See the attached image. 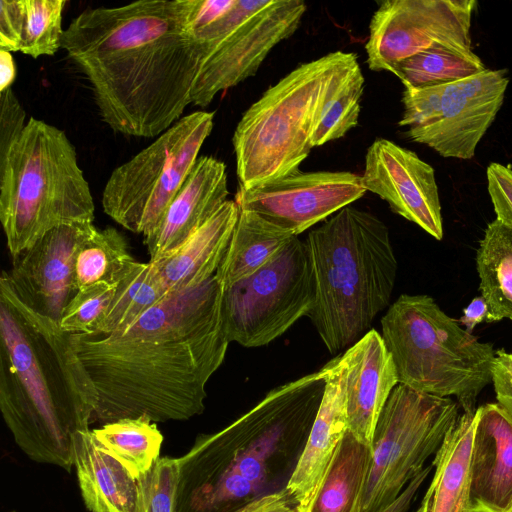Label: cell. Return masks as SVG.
<instances>
[{
    "label": "cell",
    "instance_id": "cell-1",
    "mask_svg": "<svg viewBox=\"0 0 512 512\" xmlns=\"http://www.w3.org/2000/svg\"><path fill=\"white\" fill-rule=\"evenodd\" d=\"M223 287L214 275L170 292L125 329L71 334L96 393L92 422L145 416L182 421L205 409L206 384L224 361Z\"/></svg>",
    "mask_w": 512,
    "mask_h": 512
},
{
    "label": "cell",
    "instance_id": "cell-2",
    "mask_svg": "<svg viewBox=\"0 0 512 512\" xmlns=\"http://www.w3.org/2000/svg\"><path fill=\"white\" fill-rule=\"evenodd\" d=\"M191 0H140L86 9L64 30L62 48L90 84L115 132L161 135L181 119L203 60L191 36Z\"/></svg>",
    "mask_w": 512,
    "mask_h": 512
},
{
    "label": "cell",
    "instance_id": "cell-3",
    "mask_svg": "<svg viewBox=\"0 0 512 512\" xmlns=\"http://www.w3.org/2000/svg\"><path fill=\"white\" fill-rule=\"evenodd\" d=\"M93 384L59 323L25 305L0 277V409L33 461L73 467V438L89 429Z\"/></svg>",
    "mask_w": 512,
    "mask_h": 512
},
{
    "label": "cell",
    "instance_id": "cell-4",
    "mask_svg": "<svg viewBox=\"0 0 512 512\" xmlns=\"http://www.w3.org/2000/svg\"><path fill=\"white\" fill-rule=\"evenodd\" d=\"M323 367L272 389L214 433L199 434L179 458L174 512H237L284 489L325 390Z\"/></svg>",
    "mask_w": 512,
    "mask_h": 512
},
{
    "label": "cell",
    "instance_id": "cell-5",
    "mask_svg": "<svg viewBox=\"0 0 512 512\" xmlns=\"http://www.w3.org/2000/svg\"><path fill=\"white\" fill-rule=\"evenodd\" d=\"M305 242L315 282L307 317L330 353L348 349L390 306L398 265L388 227L348 205L311 230Z\"/></svg>",
    "mask_w": 512,
    "mask_h": 512
},
{
    "label": "cell",
    "instance_id": "cell-6",
    "mask_svg": "<svg viewBox=\"0 0 512 512\" xmlns=\"http://www.w3.org/2000/svg\"><path fill=\"white\" fill-rule=\"evenodd\" d=\"M94 210L66 133L31 117L0 156V220L12 257L55 227L93 223Z\"/></svg>",
    "mask_w": 512,
    "mask_h": 512
},
{
    "label": "cell",
    "instance_id": "cell-7",
    "mask_svg": "<svg viewBox=\"0 0 512 512\" xmlns=\"http://www.w3.org/2000/svg\"><path fill=\"white\" fill-rule=\"evenodd\" d=\"M381 336L399 384L437 397L456 398L474 414L492 382L496 350L461 328L428 295L402 294L381 319Z\"/></svg>",
    "mask_w": 512,
    "mask_h": 512
},
{
    "label": "cell",
    "instance_id": "cell-8",
    "mask_svg": "<svg viewBox=\"0 0 512 512\" xmlns=\"http://www.w3.org/2000/svg\"><path fill=\"white\" fill-rule=\"evenodd\" d=\"M349 55L335 51L298 65L244 112L232 138L239 185L249 189L299 169L330 82Z\"/></svg>",
    "mask_w": 512,
    "mask_h": 512
},
{
    "label": "cell",
    "instance_id": "cell-9",
    "mask_svg": "<svg viewBox=\"0 0 512 512\" xmlns=\"http://www.w3.org/2000/svg\"><path fill=\"white\" fill-rule=\"evenodd\" d=\"M213 119L206 111L182 117L114 169L102 192L103 211L125 229L150 235L199 158Z\"/></svg>",
    "mask_w": 512,
    "mask_h": 512
},
{
    "label": "cell",
    "instance_id": "cell-10",
    "mask_svg": "<svg viewBox=\"0 0 512 512\" xmlns=\"http://www.w3.org/2000/svg\"><path fill=\"white\" fill-rule=\"evenodd\" d=\"M459 404L398 384L378 419L361 512L393 503L437 452L459 418Z\"/></svg>",
    "mask_w": 512,
    "mask_h": 512
},
{
    "label": "cell",
    "instance_id": "cell-11",
    "mask_svg": "<svg viewBox=\"0 0 512 512\" xmlns=\"http://www.w3.org/2000/svg\"><path fill=\"white\" fill-rule=\"evenodd\" d=\"M314 300L308 248L295 236L256 272L223 287L224 333L246 348L267 345L307 316Z\"/></svg>",
    "mask_w": 512,
    "mask_h": 512
},
{
    "label": "cell",
    "instance_id": "cell-12",
    "mask_svg": "<svg viewBox=\"0 0 512 512\" xmlns=\"http://www.w3.org/2000/svg\"><path fill=\"white\" fill-rule=\"evenodd\" d=\"M475 0H386L374 12L365 44L373 71H389L403 59L442 47L473 53Z\"/></svg>",
    "mask_w": 512,
    "mask_h": 512
},
{
    "label": "cell",
    "instance_id": "cell-13",
    "mask_svg": "<svg viewBox=\"0 0 512 512\" xmlns=\"http://www.w3.org/2000/svg\"><path fill=\"white\" fill-rule=\"evenodd\" d=\"M302 0H266L206 52L191 92V104L208 106L215 96L254 76L271 50L299 28Z\"/></svg>",
    "mask_w": 512,
    "mask_h": 512
},
{
    "label": "cell",
    "instance_id": "cell-14",
    "mask_svg": "<svg viewBox=\"0 0 512 512\" xmlns=\"http://www.w3.org/2000/svg\"><path fill=\"white\" fill-rule=\"evenodd\" d=\"M360 175L346 171L303 172L297 169L265 184L239 185L235 202L272 225L298 236L361 198Z\"/></svg>",
    "mask_w": 512,
    "mask_h": 512
},
{
    "label": "cell",
    "instance_id": "cell-15",
    "mask_svg": "<svg viewBox=\"0 0 512 512\" xmlns=\"http://www.w3.org/2000/svg\"><path fill=\"white\" fill-rule=\"evenodd\" d=\"M95 228L88 222L60 225L13 257L12 268L6 272L25 305L59 323L64 309L78 292L77 253Z\"/></svg>",
    "mask_w": 512,
    "mask_h": 512
},
{
    "label": "cell",
    "instance_id": "cell-16",
    "mask_svg": "<svg viewBox=\"0 0 512 512\" xmlns=\"http://www.w3.org/2000/svg\"><path fill=\"white\" fill-rule=\"evenodd\" d=\"M508 84L506 69H486L445 84L438 120L425 128L408 129L407 136L442 157L472 159L503 104Z\"/></svg>",
    "mask_w": 512,
    "mask_h": 512
},
{
    "label": "cell",
    "instance_id": "cell-17",
    "mask_svg": "<svg viewBox=\"0 0 512 512\" xmlns=\"http://www.w3.org/2000/svg\"><path fill=\"white\" fill-rule=\"evenodd\" d=\"M366 191L385 200L391 210L437 240L443 238L441 203L435 172L418 155L377 138L369 146L363 175Z\"/></svg>",
    "mask_w": 512,
    "mask_h": 512
},
{
    "label": "cell",
    "instance_id": "cell-18",
    "mask_svg": "<svg viewBox=\"0 0 512 512\" xmlns=\"http://www.w3.org/2000/svg\"><path fill=\"white\" fill-rule=\"evenodd\" d=\"M325 390L309 436L285 487L297 512L314 505L348 432L347 360L344 353L323 366Z\"/></svg>",
    "mask_w": 512,
    "mask_h": 512
},
{
    "label": "cell",
    "instance_id": "cell-19",
    "mask_svg": "<svg viewBox=\"0 0 512 512\" xmlns=\"http://www.w3.org/2000/svg\"><path fill=\"white\" fill-rule=\"evenodd\" d=\"M225 164L210 156L197 159L155 230L145 237L150 261L174 252L228 199Z\"/></svg>",
    "mask_w": 512,
    "mask_h": 512
},
{
    "label": "cell",
    "instance_id": "cell-20",
    "mask_svg": "<svg viewBox=\"0 0 512 512\" xmlns=\"http://www.w3.org/2000/svg\"><path fill=\"white\" fill-rule=\"evenodd\" d=\"M477 412L470 512H512V417L498 403Z\"/></svg>",
    "mask_w": 512,
    "mask_h": 512
},
{
    "label": "cell",
    "instance_id": "cell-21",
    "mask_svg": "<svg viewBox=\"0 0 512 512\" xmlns=\"http://www.w3.org/2000/svg\"><path fill=\"white\" fill-rule=\"evenodd\" d=\"M347 360L348 432L372 447L380 414L399 384L396 368L382 336L371 329L344 351Z\"/></svg>",
    "mask_w": 512,
    "mask_h": 512
},
{
    "label": "cell",
    "instance_id": "cell-22",
    "mask_svg": "<svg viewBox=\"0 0 512 512\" xmlns=\"http://www.w3.org/2000/svg\"><path fill=\"white\" fill-rule=\"evenodd\" d=\"M239 216L234 200H227L174 252L153 264L167 293L202 285L216 274Z\"/></svg>",
    "mask_w": 512,
    "mask_h": 512
},
{
    "label": "cell",
    "instance_id": "cell-23",
    "mask_svg": "<svg viewBox=\"0 0 512 512\" xmlns=\"http://www.w3.org/2000/svg\"><path fill=\"white\" fill-rule=\"evenodd\" d=\"M73 467L90 512H140L138 479L100 447L90 429L74 435Z\"/></svg>",
    "mask_w": 512,
    "mask_h": 512
},
{
    "label": "cell",
    "instance_id": "cell-24",
    "mask_svg": "<svg viewBox=\"0 0 512 512\" xmlns=\"http://www.w3.org/2000/svg\"><path fill=\"white\" fill-rule=\"evenodd\" d=\"M478 412L459 416L435 453L430 512H470L471 454Z\"/></svg>",
    "mask_w": 512,
    "mask_h": 512
},
{
    "label": "cell",
    "instance_id": "cell-25",
    "mask_svg": "<svg viewBox=\"0 0 512 512\" xmlns=\"http://www.w3.org/2000/svg\"><path fill=\"white\" fill-rule=\"evenodd\" d=\"M293 237L255 213L239 209L231 240L215 274L217 280L225 287L253 274Z\"/></svg>",
    "mask_w": 512,
    "mask_h": 512
},
{
    "label": "cell",
    "instance_id": "cell-26",
    "mask_svg": "<svg viewBox=\"0 0 512 512\" xmlns=\"http://www.w3.org/2000/svg\"><path fill=\"white\" fill-rule=\"evenodd\" d=\"M476 268L481 296L489 310L487 322L512 320V229L497 219L485 229Z\"/></svg>",
    "mask_w": 512,
    "mask_h": 512
},
{
    "label": "cell",
    "instance_id": "cell-27",
    "mask_svg": "<svg viewBox=\"0 0 512 512\" xmlns=\"http://www.w3.org/2000/svg\"><path fill=\"white\" fill-rule=\"evenodd\" d=\"M372 447L347 432L313 512H361Z\"/></svg>",
    "mask_w": 512,
    "mask_h": 512
},
{
    "label": "cell",
    "instance_id": "cell-28",
    "mask_svg": "<svg viewBox=\"0 0 512 512\" xmlns=\"http://www.w3.org/2000/svg\"><path fill=\"white\" fill-rule=\"evenodd\" d=\"M363 91L362 70L357 56L350 53L333 76L320 107L312 135L313 147L339 139L357 126Z\"/></svg>",
    "mask_w": 512,
    "mask_h": 512
},
{
    "label": "cell",
    "instance_id": "cell-29",
    "mask_svg": "<svg viewBox=\"0 0 512 512\" xmlns=\"http://www.w3.org/2000/svg\"><path fill=\"white\" fill-rule=\"evenodd\" d=\"M91 431L100 447L136 479L160 458L163 436L145 416L108 422Z\"/></svg>",
    "mask_w": 512,
    "mask_h": 512
},
{
    "label": "cell",
    "instance_id": "cell-30",
    "mask_svg": "<svg viewBox=\"0 0 512 512\" xmlns=\"http://www.w3.org/2000/svg\"><path fill=\"white\" fill-rule=\"evenodd\" d=\"M487 68L475 53L434 48L398 61L388 72L404 87H429L449 84L483 72Z\"/></svg>",
    "mask_w": 512,
    "mask_h": 512
},
{
    "label": "cell",
    "instance_id": "cell-31",
    "mask_svg": "<svg viewBox=\"0 0 512 512\" xmlns=\"http://www.w3.org/2000/svg\"><path fill=\"white\" fill-rule=\"evenodd\" d=\"M135 261L126 238L117 229L95 228L77 253V288L80 290L96 283L117 284Z\"/></svg>",
    "mask_w": 512,
    "mask_h": 512
},
{
    "label": "cell",
    "instance_id": "cell-32",
    "mask_svg": "<svg viewBox=\"0 0 512 512\" xmlns=\"http://www.w3.org/2000/svg\"><path fill=\"white\" fill-rule=\"evenodd\" d=\"M167 294L153 264L135 261L117 283L108 313L94 333L125 329Z\"/></svg>",
    "mask_w": 512,
    "mask_h": 512
},
{
    "label": "cell",
    "instance_id": "cell-33",
    "mask_svg": "<svg viewBox=\"0 0 512 512\" xmlns=\"http://www.w3.org/2000/svg\"><path fill=\"white\" fill-rule=\"evenodd\" d=\"M65 0H22L24 27L20 52L38 58L62 48Z\"/></svg>",
    "mask_w": 512,
    "mask_h": 512
},
{
    "label": "cell",
    "instance_id": "cell-34",
    "mask_svg": "<svg viewBox=\"0 0 512 512\" xmlns=\"http://www.w3.org/2000/svg\"><path fill=\"white\" fill-rule=\"evenodd\" d=\"M117 284L96 283L78 290L59 321L68 334L94 333L106 317Z\"/></svg>",
    "mask_w": 512,
    "mask_h": 512
},
{
    "label": "cell",
    "instance_id": "cell-35",
    "mask_svg": "<svg viewBox=\"0 0 512 512\" xmlns=\"http://www.w3.org/2000/svg\"><path fill=\"white\" fill-rule=\"evenodd\" d=\"M179 458L160 457L139 481L140 512H174Z\"/></svg>",
    "mask_w": 512,
    "mask_h": 512
},
{
    "label": "cell",
    "instance_id": "cell-36",
    "mask_svg": "<svg viewBox=\"0 0 512 512\" xmlns=\"http://www.w3.org/2000/svg\"><path fill=\"white\" fill-rule=\"evenodd\" d=\"M445 84L429 87H405L402 96L403 115L400 126L421 129L435 123L441 113Z\"/></svg>",
    "mask_w": 512,
    "mask_h": 512
},
{
    "label": "cell",
    "instance_id": "cell-37",
    "mask_svg": "<svg viewBox=\"0 0 512 512\" xmlns=\"http://www.w3.org/2000/svg\"><path fill=\"white\" fill-rule=\"evenodd\" d=\"M486 175L496 219L512 229V169L493 162L487 167Z\"/></svg>",
    "mask_w": 512,
    "mask_h": 512
},
{
    "label": "cell",
    "instance_id": "cell-38",
    "mask_svg": "<svg viewBox=\"0 0 512 512\" xmlns=\"http://www.w3.org/2000/svg\"><path fill=\"white\" fill-rule=\"evenodd\" d=\"M0 156L23 131L25 111L11 88L1 92L0 96Z\"/></svg>",
    "mask_w": 512,
    "mask_h": 512
},
{
    "label": "cell",
    "instance_id": "cell-39",
    "mask_svg": "<svg viewBox=\"0 0 512 512\" xmlns=\"http://www.w3.org/2000/svg\"><path fill=\"white\" fill-rule=\"evenodd\" d=\"M24 12L22 0L0 1V50L20 51L22 47Z\"/></svg>",
    "mask_w": 512,
    "mask_h": 512
},
{
    "label": "cell",
    "instance_id": "cell-40",
    "mask_svg": "<svg viewBox=\"0 0 512 512\" xmlns=\"http://www.w3.org/2000/svg\"><path fill=\"white\" fill-rule=\"evenodd\" d=\"M492 383L497 403L512 417V354L503 349L496 350Z\"/></svg>",
    "mask_w": 512,
    "mask_h": 512
},
{
    "label": "cell",
    "instance_id": "cell-41",
    "mask_svg": "<svg viewBox=\"0 0 512 512\" xmlns=\"http://www.w3.org/2000/svg\"><path fill=\"white\" fill-rule=\"evenodd\" d=\"M237 512H297V510L284 488L247 504Z\"/></svg>",
    "mask_w": 512,
    "mask_h": 512
},
{
    "label": "cell",
    "instance_id": "cell-42",
    "mask_svg": "<svg viewBox=\"0 0 512 512\" xmlns=\"http://www.w3.org/2000/svg\"><path fill=\"white\" fill-rule=\"evenodd\" d=\"M489 310L486 301L482 296L475 297L466 308L463 310V315L459 319L462 325L466 327V331L472 332L474 328L482 323L488 321Z\"/></svg>",
    "mask_w": 512,
    "mask_h": 512
},
{
    "label": "cell",
    "instance_id": "cell-43",
    "mask_svg": "<svg viewBox=\"0 0 512 512\" xmlns=\"http://www.w3.org/2000/svg\"><path fill=\"white\" fill-rule=\"evenodd\" d=\"M16 75V65L11 52L0 50V92L11 88Z\"/></svg>",
    "mask_w": 512,
    "mask_h": 512
},
{
    "label": "cell",
    "instance_id": "cell-44",
    "mask_svg": "<svg viewBox=\"0 0 512 512\" xmlns=\"http://www.w3.org/2000/svg\"><path fill=\"white\" fill-rule=\"evenodd\" d=\"M410 508L408 499L404 496L398 497L393 503L379 512H407Z\"/></svg>",
    "mask_w": 512,
    "mask_h": 512
},
{
    "label": "cell",
    "instance_id": "cell-45",
    "mask_svg": "<svg viewBox=\"0 0 512 512\" xmlns=\"http://www.w3.org/2000/svg\"><path fill=\"white\" fill-rule=\"evenodd\" d=\"M432 488L428 486V489L420 503V506L417 508L415 512H430V506L432 501Z\"/></svg>",
    "mask_w": 512,
    "mask_h": 512
},
{
    "label": "cell",
    "instance_id": "cell-46",
    "mask_svg": "<svg viewBox=\"0 0 512 512\" xmlns=\"http://www.w3.org/2000/svg\"><path fill=\"white\" fill-rule=\"evenodd\" d=\"M12 512H15V511H12Z\"/></svg>",
    "mask_w": 512,
    "mask_h": 512
}]
</instances>
